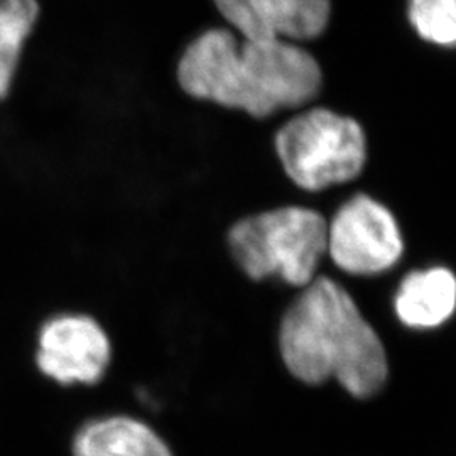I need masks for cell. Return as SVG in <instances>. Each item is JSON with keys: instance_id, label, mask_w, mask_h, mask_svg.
<instances>
[{"instance_id": "1", "label": "cell", "mask_w": 456, "mask_h": 456, "mask_svg": "<svg viewBox=\"0 0 456 456\" xmlns=\"http://www.w3.org/2000/svg\"><path fill=\"white\" fill-rule=\"evenodd\" d=\"M178 82L191 97L264 118L314 100L323 75L310 53L291 41H239L227 29H210L183 53Z\"/></svg>"}, {"instance_id": "2", "label": "cell", "mask_w": 456, "mask_h": 456, "mask_svg": "<svg viewBox=\"0 0 456 456\" xmlns=\"http://www.w3.org/2000/svg\"><path fill=\"white\" fill-rule=\"evenodd\" d=\"M284 314L281 354L289 372L322 384L335 377L355 397H370L387 380L384 345L352 296L328 277L313 279Z\"/></svg>"}, {"instance_id": "3", "label": "cell", "mask_w": 456, "mask_h": 456, "mask_svg": "<svg viewBox=\"0 0 456 456\" xmlns=\"http://www.w3.org/2000/svg\"><path fill=\"white\" fill-rule=\"evenodd\" d=\"M328 224L314 210L286 207L247 216L228 232L237 264L256 281L281 276L305 288L326 252Z\"/></svg>"}, {"instance_id": "4", "label": "cell", "mask_w": 456, "mask_h": 456, "mask_svg": "<svg viewBox=\"0 0 456 456\" xmlns=\"http://www.w3.org/2000/svg\"><path fill=\"white\" fill-rule=\"evenodd\" d=\"M276 151L286 175L306 191L355 180L367 159L359 122L328 109L296 115L276 134Z\"/></svg>"}, {"instance_id": "5", "label": "cell", "mask_w": 456, "mask_h": 456, "mask_svg": "<svg viewBox=\"0 0 456 456\" xmlns=\"http://www.w3.org/2000/svg\"><path fill=\"white\" fill-rule=\"evenodd\" d=\"M403 250L404 242L394 215L370 196L348 200L328 225L326 252L348 274L384 273L397 264Z\"/></svg>"}, {"instance_id": "6", "label": "cell", "mask_w": 456, "mask_h": 456, "mask_svg": "<svg viewBox=\"0 0 456 456\" xmlns=\"http://www.w3.org/2000/svg\"><path fill=\"white\" fill-rule=\"evenodd\" d=\"M110 362V342L97 320L78 313L48 318L37 335L36 363L58 384H97Z\"/></svg>"}, {"instance_id": "7", "label": "cell", "mask_w": 456, "mask_h": 456, "mask_svg": "<svg viewBox=\"0 0 456 456\" xmlns=\"http://www.w3.org/2000/svg\"><path fill=\"white\" fill-rule=\"evenodd\" d=\"M220 14L247 39L306 41L325 33L330 0H215Z\"/></svg>"}, {"instance_id": "8", "label": "cell", "mask_w": 456, "mask_h": 456, "mask_svg": "<svg viewBox=\"0 0 456 456\" xmlns=\"http://www.w3.org/2000/svg\"><path fill=\"white\" fill-rule=\"evenodd\" d=\"M455 305V276L443 267L411 273L395 296V313L411 328L443 325L453 314Z\"/></svg>"}, {"instance_id": "9", "label": "cell", "mask_w": 456, "mask_h": 456, "mask_svg": "<svg viewBox=\"0 0 456 456\" xmlns=\"http://www.w3.org/2000/svg\"><path fill=\"white\" fill-rule=\"evenodd\" d=\"M73 456L173 455L149 426L117 416L83 426L73 441Z\"/></svg>"}, {"instance_id": "10", "label": "cell", "mask_w": 456, "mask_h": 456, "mask_svg": "<svg viewBox=\"0 0 456 456\" xmlns=\"http://www.w3.org/2000/svg\"><path fill=\"white\" fill-rule=\"evenodd\" d=\"M39 16V0H0V102L14 86Z\"/></svg>"}, {"instance_id": "11", "label": "cell", "mask_w": 456, "mask_h": 456, "mask_svg": "<svg viewBox=\"0 0 456 456\" xmlns=\"http://www.w3.org/2000/svg\"><path fill=\"white\" fill-rule=\"evenodd\" d=\"M409 19L426 41L440 46H453L456 39V0H411Z\"/></svg>"}]
</instances>
